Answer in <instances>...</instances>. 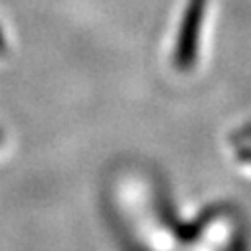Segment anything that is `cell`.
<instances>
[{"label": "cell", "mask_w": 251, "mask_h": 251, "mask_svg": "<svg viewBox=\"0 0 251 251\" xmlns=\"http://www.w3.org/2000/svg\"><path fill=\"white\" fill-rule=\"evenodd\" d=\"M8 48V40H6V34L2 30V26H0V53H4Z\"/></svg>", "instance_id": "7a4b0ae2"}, {"label": "cell", "mask_w": 251, "mask_h": 251, "mask_svg": "<svg viewBox=\"0 0 251 251\" xmlns=\"http://www.w3.org/2000/svg\"><path fill=\"white\" fill-rule=\"evenodd\" d=\"M204 12H206V0H188L172 53V61L180 72L192 70L196 64Z\"/></svg>", "instance_id": "6da1fadb"}, {"label": "cell", "mask_w": 251, "mask_h": 251, "mask_svg": "<svg viewBox=\"0 0 251 251\" xmlns=\"http://www.w3.org/2000/svg\"><path fill=\"white\" fill-rule=\"evenodd\" d=\"M0 141H2V131H0Z\"/></svg>", "instance_id": "3957f363"}]
</instances>
